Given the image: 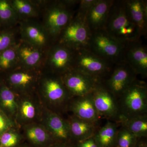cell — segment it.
I'll return each instance as SVG.
<instances>
[{
  "label": "cell",
  "mask_w": 147,
  "mask_h": 147,
  "mask_svg": "<svg viewBox=\"0 0 147 147\" xmlns=\"http://www.w3.org/2000/svg\"><path fill=\"white\" fill-rule=\"evenodd\" d=\"M74 51L57 42L47 49L42 71L62 75L72 69Z\"/></svg>",
  "instance_id": "ba28073f"
},
{
  "label": "cell",
  "mask_w": 147,
  "mask_h": 147,
  "mask_svg": "<svg viewBox=\"0 0 147 147\" xmlns=\"http://www.w3.org/2000/svg\"><path fill=\"white\" fill-rule=\"evenodd\" d=\"M95 107L101 119L118 124L123 118L115 96L102 86V83L92 93Z\"/></svg>",
  "instance_id": "9c48e42d"
},
{
  "label": "cell",
  "mask_w": 147,
  "mask_h": 147,
  "mask_svg": "<svg viewBox=\"0 0 147 147\" xmlns=\"http://www.w3.org/2000/svg\"><path fill=\"white\" fill-rule=\"evenodd\" d=\"M67 110H70L76 116L85 120L98 122L102 119L95 107L92 93L80 96L71 98Z\"/></svg>",
  "instance_id": "2e32d148"
},
{
  "label": "cell",
  "mask_w": 147,
  "mask_h": 147,
  "mask_svg": "<svg viewBox=\"0 0 147 147\" xmlns=\"http://www.w3.org/2000/svg\"><path fill=\"white\" fill-rule=\"evenodd\" d=\"M117 101L123 121L147 115L146 83L136 79Z\"/></svg>",
  "instance_id": "3957f363"
},
{
  "label": "cell",
  "mask_w": 147,
  "mask_h": 147,
  "mask_svg": "<svg viewBox=\"0 0 147 147\" xmlns=\"http://www.w3.org/2000/svg\"><path fill=\"white\" fill-rule=\"evenodd\" d=\"M18 28L20 39L31 45L47 49L53 43L42 23L37 20L19 22Z\"/></svg>",
  "instance_id": "4fadbf2b"
},
{
  "label": "cell",
  "mask_w": 147,
  "mask_h": 147,
  "mask_svg": "<svg viewBox=\"0 0 147 147\" xmlns=\"http://www.w3.org/2000/svg\"><path fill=\"white\" fill-rule=\"evenodd\" d=\"M127 12L141 36L147 33V2L144 0H125Z\"/></svg>",
  "instance_id": "d6986e66"
},
{
  "label": "cell",
  "mask_w": 147,
  "mask_h": 147,
  "mask_svg": "<svg viewBox=\"0 0 147 147\" xmlns=\"http://www.w3.org/2000/svg\"><path fill=\"white\" fill-rule=\"evenodd\" d=\"M135 147H147L146 138L138 139Z\"/></svg>",
  "instance_id": "d590c367"
},
{
  "label": "cell",
  "mask_w": 147,
  "mask_h": 147,
  "mask_svg": "<svg viewBox=\"0 0 147 147\" xmlns=\"http://www.w3.org/2000/svg\"><path fill=\"white\" fill-rule=\"evenodd\" d=\"M80 0L48 1L42 10L41 23L53 42H56L59 36L76 13Z\"/></svg>",
  "instance_id": "6da1fadb"
},
{
  "label": "cell",
  "mask_w": 147,
  "mask_h": 147,
  "mask_svg": "<svg viewBox=\"0 0 147 147\" xmlns=\"http://www.w3.org/2000/svg\"><path fill=\"white\" fill-rule=\"evenodd\" d=\"M67 89L72 97L90 94L101 82L74 69L61 75Z\"/></svg>",
  "instance_id": "7c38bea8"
},
{
  "label": "cell",
  "mask_w": 147,
  "mask_h": 147,
  "mask_svg": "<svg viewBox=\"0 0 147 147\" xmlns=\"http://www.w3.org/2000/svg\"><path fill=\"white\" fill-rule=\"evenodd\" d=\"M18 17V21L37 20L42 13V9L34 0H11Z\"/></svg>",
  "instance_id": "44dd1931"
},
{
  "label": "cell",
  "mask_w": 147,
  "mask_h": 147,
  "mask_svg": "<svg viewBox=\"0 0 147 147\" xmlns=\"http://www.w3.org/2000/svg\"><path fill=\"white\" fill-rule=\"evenodd\" d=\"M69 131L73 142H81L93 137L100 127V122H94L82 119L75 116L68 120Z\"/></svg>",
  "instance_id": "ac0fdd59"
},
{
  "label": "cell",
  "mask_w": 147,
  "mask_h": 147,
  "mask_svg": "<svg viewBox=\"0 0 147 147\" xmlns=\"http://www.w3.org/2000/svg\"><path fill=\"white\" fill-rule=\"evenodd\" d=\"M42 69H29L18 66L7 72L5 84L16 92L31 91L38 86Z\"/></svg>",
  "instance_id": "8fae6325"
},
{
  "label": "cell",
  "mask_w": 147,
  "mask_h": 147,
  "mask_svg": "<svg viewBox=\"0 0 147 147\" xmlns=\"http://www.w3.org/2000/svg\"><path fill=\"white\" fill-rule=\"evenodd\" d=\"M120 125L126 127L138 139L147 138V115L124 120Z\"/></svg>",
  "instance_id": "d4e9b609"
},
{
  "label": "cell",
  "mask_w": 147,
  "mask_h": 147,
  "mask_svg": "<svg viewBox=\"0 0 147 147\" xmlns=\"http://www.w3.org/2000/svg\"><path fill=\"white\" fill-rule=\"evenodd\" d=\"M119 126L118 124L107 121L100 127L93 136L99 147H115Z\"/></svg>",
  "instance_id": "7402d4cb"
},
{
  "label": "cell",
  "mask_w": 147,
  "mask_h": 147,
  "mask_svg": "<svg viewBox=\"0 0 147 147\" xmlns=\"http://www.w3.org/2000/svg\"><path fill=\"white\" fill-rule=\"evenodd\" d=\"M125 61L137 76L143 79L147 77V48L141 39L125 44Z\"/></svg>",
  "instance_id": "5bb4252c"
},
{
  "label": "cell",
  "mask_w": 147,
  "mask_h": 147,
  "mask_svg": "<svg viewBox=\"0 0 147 147\" xmlns=\"http://www.w3.org/2000/svg\"><path fill=\"white\" fill-rule=\"evenodd\" d=\"M10 129L0 136V147H14L19 143L18 134Z\"/></svg>",
  "instance_id": "4dcf8cb0"
},
{
  "label": "cell",
  "mask_w": 147,
  "mask_h": 147,
  "mask_svg": "<svg viewBox=\"0 0 147 147\" xmlns=\"http://www.w3.org/2000/svg\"><path fill=\"white\" fill-rule=\"evenodd\" d=\"M42 72L38 86L40 91L57 108L67 110L69 102L72 97L64 84L61 75Z\"/></svg>",
  "instance_id": "52a82bcc"
},
{
  "label": "cell",
  "mask_w": 147,
  "mask_h": 147,
  "mask_svg": "<svg viewBox=\"0 0 147 147\" xmlns=\"http://www.w3.org/2000/svg\"><path fill=\"white\" fill-rule=\"evenodd\" d=\"M91 33L85 16L76 11L73 18L61 32L56 42L74 51L88 49Z\"/></svg>",
  "instance_id": "5b68a950"
},
{
  "label": "cell",
  "mask_w": 147,
  "mask_h": 147,
  "mask_svg": "<svg viewBox=\"0 0 147 147\" xmlns=\"http://www.w3.org/2000/svg\"><path fill=\"white\" fill-rule=\"evenodd\" d=\"M47 131L55 142H73L68 122L60 115L54 112L50 113L47 117Z\"/></svg>",
  "instance_id": "ffe728a7"
},
{
  "label": "cell",
  "mask_w": 147,
  "mask_h": 147,
  "mask_svg": "<svg viewBox=\"0 0 147 147\" xmlns=\"http://www.w3.org/2000/svg\"><path fill=\"white\" fill-rule=\"evenodd\" d=\"M16 92L9 88L3 80L0 81V109L9 117L18 110Z\"/></svg>",
  "instance_id": "603a6c76"
},
{
  "label": "cell",
  "mask_w": 147,
  "mask_h": 147,
  "mask_svg": "<svg viewBox=\"0 0 147 147\" xmlns=\"http://www.w3.org/2000/svg\"><path fill=\"white\" fill-rule=\"evenodd\" d=\"M1 30V26H0V30Z\"/></svg>",
  "instance_id": "8d00e7d4"
},
{
  "label": "cell",
  "mask_w": 147,
  "mask_h": 147,
  "mask_svg": "<svg viewBox=\"0 0 147 147\" xmlns=\"http://www.w3.org/2000/svg\"><path fill=\"white\" fill-rule=\"evenodd\" d=\"M19 39L18 26L0 30V53L16 45Z\"/></svg>",
  "instance_id": "83f0119b"
},
{
  "label": "cell",
  "mask_w": 147,
  "mask_h": 147,
  "mask_svg": "<svg viewBox=\"0 0 147 147\" xmlns=\"http://www.w3.org/2000/svg\"><path fill=\"white\" fill-rule=\"evenodd\" d=\"M114 65L100 57L89 49L74 51L72 69L102 82L113 70Z\"/></svg>",
  "instance_id": "8992f818"
},
{
  "label": "cell",
  "mask_w": 147,
  "mask_h": 147,
  "mask_svg": "<svg viewBox=\"0 0 147 147\" xmlns=\"http://www.w3.org/2000/svg\"><path fill=\"white\" fill-rule=\"evenodd\" d=\"M125 46L102 29L92 32L88 49L100 57L117 65L125 63Z\"/></svg>",
  "instance_id": "277c9868"
},
{
  "label": "cell",
  "mask_w": 147,
  "mask_h": 147,
  "mask_svg": "<svg viewBox=\"0 0 147 147\" xmlns=\"http://www.w3.org/2000/svg\"><path fill=\"white\" fill-rule=\"evenodd\" d=\"M104 30L125 45L139 40L142 37L139 29L129 15L125 0H114Z\"/></svg>",
  "instance_id": "7a4b0ae2"
},
{
  "label": "cell",
  "mask_w": 147,
  "mask_h": 147,
  "mask_svg": "<svg viewBox=\"0 0 147 147\" xmlns=\"http://www.w3.org/2000/svg\"><path fill=\"white\" fill-rule=\"evenodd\" d=\"M114 0H98L88 11L86 20L91 32L104 29Z\"/></svg>",
  "instance_id": "e0dca14e"
},
{
  "label": "cell",
  "mask_w": 147,
  "mask_h": 147,
  "mask_svg": "<svg viewBox=\"0 0 147 147\" xmlns=\"http://www.w3.org/2000/svg\"><path fill=\"white\" fill-rule=\"evenodd\" d=\"M18 107L21 117L26 120H32L36 115V109L32 102L29 99H25Z\"/></svg>",
  "instance_id": "f546056e"
},
{
  "label": "cell",
  "mask_w": 147,
  "mask_h": 147,
  "mask_svg": "<svg viewBox=\"0 0 147 147\" xmlns=\"http://www.w3.org/2000/svg\"><path fill=\"white\" fill-rule=\"evenodd\" d=\"M26 133L28 139L36 145L42 146L50 141L55 142L48 131L39 125H32L28 127Z\"/></svg>",
  "instance_id": "4316f807"
},
{
  "label": "cell",
  "mask_w": 147,
  "mask_h": 147,
  "mask_svg": "<svg viewBox=\"0 0 147 147\" xmlns=\"http://www.w3.org/2000/svg\"><path fill=\"white\" fill-rule=\"evenodd\" d=\"M17 47L18 43L0 53V71L7 73L18 67Z\"/></svg>",
  "instance_id": "484cf974"
},
{
  "label": "cell",
  "mask_w": 147,
  "mask_h": 147,
  "mask_svg": "<svg viewBox=\"0 0 147 147\" xmlns=\"http://www.w3.org/2000/svg\"><path fill=\"white\" fill-rule=\"evenodd\" d=\"M115 147H135L138 138L123 125H119Z\"/></svg>",
  "instance_id": "f1b7e54d"
},
{
  "label": "cell",
  "mask_w": 147,
  "mask_h": 147,
  "mask_svg": "<svg viewBox=\"0 0 147 147\" xmlns=\"http://www.w3.org/2000/svg\"><path fill=\"white\" fill-rule=\"evenodd\" d=\"M137 74L126 63L114 66L102 84L117 99L137 78Z\"/></svg>",
  "instance_id": "30bf717a"
},
{
  "label": "cell",
  "mask_w": 147,
  "mask_h": 147,
  "mask_svg": "<svg viewBox=\"0 0 147 147\" xmlns=\"http://www.w3.org/2000/svg\"><path fill=\"white\" fill-rule=\"evenodd\" d=\"M75 144L76 147H99L93 137Z\"/></svg>",
  "instance_id": "836d02e7"
},
{
  "label": "cell",
  "mask_w": 147,
  "mask_h": 147,
  "mask_svg": "<svg viewBox=\"0 0 147 147\" xmlns=\"http://www.w3.org/2000/svg\"><path fill=\"white\" fill-rule=\"evenodd\" d=\"M12 123L10 119L0 109V136L10 129Z\"/></svg>",
  "instance_id": "d6a6232c"
},
{
  "label": "cell",
  "mask_w": 147,
  "mask_h": 147,
  "mask_svg": "<svg viewBox=\"0 0 147 147\" xmlns=\"http://www.w3.org/2000/svg\"><path fill=\"white\" fill-rule=\"evenodd\" d=\"M98 0H80L76 11L86 16V14Z\"/></svg>",
  "instance_id": "1f68e13d"
},
{
  "label": "cell",
  "mask_w": 147,
  "mask_h": 147,
  "mask_svg": "<svg viewBox=\"0 0 147 147\" xmlns=\"http://www.w3.org/2000/svg\"><path fill=\"white\" fill-rule=\"evenodd\" d=\"M51 147H76V144L73 142H55Z\"/></svg>",
  "instance_id": "e575fe53"
},
{
  "label": "cell",
  "mask_w": 147,
  "mask_h": 147,
  "mask_svg": "<svg viewBox=\"0 0 147 147\" xmlns=\"http://www.w3.org/2000/svg\"><path fill=\"white\" fill-rule=\"evenodd\" d=\"M19 21L11 0H0V26L1 29L18 26Z\"/></svg>",
  "instance_id": "cb8c5ba5"
},
{
  "label": "cell",
  "mask_w": 147,
  "mask_h": 147,
  "mask_svg": "<svg viewBox=\"0 0 147 147\" xmlns=\"http://www.w3.org/2000/svg\"><path fill=\"white\" fill-rule=\"evenodd\" d=\"M47 49L36 47L19 39L17 47L18 66L42 70Z\"/></svg>",
  "instance_id": "9a60e30c"
}]
</instances>
